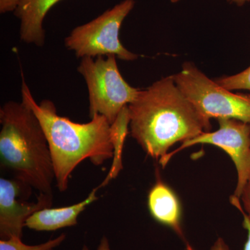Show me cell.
I'll list each match as a JSON object with an SVG mask.
<instances>
[{
	"mask_svg": "<svg viewBox=\"0 0 250 250\" xmlns=\"http://www.w3.org/2000/svg\"><path fill=\"white\" fill-rule=\"evenodd\" d=\"M129 134L144 152L161 161L175 143L211 130L205 118L182 93L173 75L163 77L128 105Z\"/></svg>",
	"mask_w": 250,
	"mask_h": 250,
	"instance_id": "6da1fadb",
	"label": "cell"
},
{
	"mask_svg": "<svg viewBox=\"0 0 250 250\" xmlns=\"http://www.w3.org/2000/svg\"><path fill=\"white\" fill-rule=\"evenodd\" d=\"M21 94L22 101L34 112L45 132L61 192L67 190L72 172L85 159L100 166L113 157L111 125L105 117L97 114L88 123H77L59 116L51 100L36 103L24 78Z\"/></svg>",
	"mask_w": 250,
	"mask_h": 250,
	"instance_id": "7a4b0ae2",
	"label": "cell"
},
{
	"mask_svg": "<svg viewBox=\"0 0 250 250\" xmlns=\"http://www.w3.org/2000/svg\"><path fill=\"white\" fill-rule=\"evenodd\" d=\"M1 166L14 178L52 197L55 179L48 142L40 122L26 104L7 102L0 108Z\"/></svg>",
	"mask_w": 250,
	"mask_h": 250,
	"instance_id": "3957f363",
	"label": "cell"
},
{
	"mask_svg": "<svg viewBox=\"0 0 250 250\" xmlns=\"http://www.w3.org/2000/svg\"><path fill=\"white\" fill-rule=\"evenodd\" d=\"M174 82L197 111L207 118H228L250 123V93H233L210 80L190 62L173 75Z\"/></svg>",
	"mask_w": 250,
	"mask_h": 250,
	"instance_id": "277c9868",
	"label": "cell"
},
{
	"mask_svg": "<svg viewBox=\"0 0 250 250\" xmlns=\"http://www.w3.org/2000/svg\"><path fill=\"white\" fill-rule=\"evenodd\" d=\"M77 70L88 88L90 118L102 115L110 125L125 106L137 98L141 90L124 80L116 56L81 59Z\"/></svg>",
	"mask_w": 250,
	"mask_h": 250,
	"instance_id": "5b68a950",
	"label": "cell"
},
{
	"mask_svg": "<svg viewBox=\"0 0 250 250\" xmlns=\"http://www.w3.org/2000/svg\"><path fill=\"white\" fill-rule=\"evenodd\" d=\"M134 0H123L89 22L75 27L64 40V45L78 58L116 56L133 62L138 54L125 48L120 40L122 24L135 6Z\"/></svg>",
	"mask_w": 250,
	"mask_h": 250,
	"instance_id": "8992f818",
	"label": "cell"
},
{
	"mask_svg": "<svg viewBox=\"0 0 250 250\" xmlns=\"http://www.w3.org/2000/svg\"><path fill=\"white\" fill-rule=\"evenodd\" d=\"M218 121V130L202 133L182 143L177 150L168 153L159 163L164 167L174 154L195 145L216 146L230 156L236 166L238 179L233 195L240 199L250 179V123L228 118H220Z\"/></svg>",
	"mask_w": 250,
	"mask_h": 250,
	"instance_id": "52a82bcc",
	"label": "cell"
},
{
	"mask_svg": "<svg viewBox=\"0 0 250 250\" xmlns=\"http://www.w3.org/2000/svg\"><path fill=\"white\" fill-rule=\"evenodd\" d=\"M31 187L18 179H0V238H22V229L31 215L42 208L51 207L52 197L39 195L36 202H28L20 197L30 196Z\"/></svg>",
	"mask_w": 250,
	"mask_h": 250,
	"instance_id": "ba28073f",
	"label": "cell"
},
{
	"mask_svg": "<svg viewBox=\"0 0 250 250\" xmlns=\"http://www.w3.org/2000/svg\"><path fill=\"white\" fill-rule=\"evenodd\" d=\"M99 188L100 187L94 188L83 201L75 205L59 208L47 207L36 212L28 219L25 227L38 231H51L75 226L81 213L98 200L96 192Z\"/></svg>",
	"mask_w": 250,
	"mask_h": 250,
	"instance_id": "9c48e42d",
	"label": "cell"
},
{
	"mask_svg": "<svg viewBox=\"0 0 250 250\" xmlns=\"http://www.w3.org/2000/svg\"><path fill=\"white\" fill-rule=\"evenodd\" d=\"M61 0H24L14 15L20 21V39L27 44H45L43 21L51 8Z\"/></svg>",
	"mask_w": 250,
	"mask_h": 250,
	"instance_id": "30bf717a",
	"label": "cell"
},
{
	"mask_svg": "<svg viewBox=\"0 0 250 250\" xmlns=\"http://www.w3.org/2000/svg\"><path fill=\"white\" fill-rule=\"evenodd\" d=\"M147 205L151 215L156 221L172 229L185 241L181 223L180 203L168 186L158 179L148 194Z\"/></svg>",
	"mask_w": 250,
	"mask_h": 250,
	"instance_id": "8fae6325",
	"label": "cell"
},
{
	"mask_svg": "<svg viewBox=\"0 0 250 250\" xmlns=\"http://www.w3.org/2000/svg\"><path fill=\"white\" fill-rule=\"evenodd\" d=\"M130 116L128 106L121 111L116 121L111 125V142L113 147V162L111 170L106 179L100 186L104 187L111 179H115L123 168L122 165V152L125 139L129 134Z\"/></svg>",
	"mask_w": 250,
	"mask_h": 250,
	"instance_id": "7c38bea8",
	"label": "cell"
},
{
	"mask_svg": "<svg viewBox=\"0 0 250 250\" xmlns=\"http://www.w3.org/2000/svg\"><path fill=\"white\" fill-rule=\"evenodd\" d=\"M65 234L62 233L54 239L36 246L24 244L21 238L13 237L8 240H0V250H53L65 241Z\"/></svg>",
	"mask_w": 250,
	"mask_h": 250,
	"instance_id": "4fadbf2b",
	"label": "cell"
},
{
	"mask_svg": "<svg viewBox=\"0 0 250 250\" xmlns=\"http://www.w3.org/2000/svg\"><path fill=\"white\" fill-rule=\"evenodd\" d=\"M215 82L226 89L250 90V66L236 75L215 79Z\"/></svg>",
	"mask_w": 250,
	"mask_h": 250,
	"instance_id": "5bb4252c",
	"label": "cell"
},
{
	"mask_svg": "<svg viewBox=\"0 0 250 250\" xmlns=\"http://www.w3.org/2000/svg\"><path fill=\"white\" fill-rule=\"evenodd\" d=\"M230 202H231L233 206H234L235 207H236V208L239 210V211H241L242 215H243V228L246 229L247 231H248V238H247L246 244H245L244 246V250H250V219L249 217H248V215L246 214L245 210H243L239 198L235 197L234 195H232V196L230 197Z\"/></svg>",
	"mask_w": 250,
	"mask_h": 250,
	"instance_id": "9a60e30c",
	"label": "cell"
},
{
	"mask_svg": "<svg viewBox=\"0 0 250 250\" xmlns=\"http://www.w3.org/2000/svg\"><path fill=\"white\" fill-rule=\"evenodd\" d=\"M24 0H0V13L1 14L14 12Z\"/></svg>",
	"mask_w": 250,
	"mask_h": 250,
	"instance_id": "2e32d148",
	"label": "cell"
},
{
	"mask_svg": "<svg viewBox=\"0 0 250 250\" xmlns=\"http://www.w3.org/2000/svg\"><path fill=\"white\" fill-rule=\"evenodd\" d=\"M243 202V210L250 219V179L242 192L241 198Z\"/></svg>",
	"mask_w": 250,
	"mask_h": 250,
	"instance_id": "e0dca14e",
	"label": "cell"
},
{
	"mask_svg": "<svg viewBox=\"0 0 250 250\" xmlns=\"http://www.w3.org/2000/svg\"><path fill=\"white\" fill-rule=\"evenodd\" d=\"M210 250H231L228 245L225 243L223 238H218L214 244L210 248Z\"/></svg>",
	"mask_w": 250,
	"mask_h": 250,
	"instance_id": "ac0fdd59",
	"label": "cell"
},
{
	"mask_svg": "<svg viewBox=\"0 0 250 250\" xmlns=\"http://www.w3.org/2000/svg\"><path fill=\"white\" fill-rule=\"evenodd\" d=\"M230 4H235L238 6H243L247 3L250 2V0H228Z\"/></svg>",
	"mask_w": 250,
	"mask_h": 250,
	"instance_id": "d6986e66",
	"label": "cell"
},
{
	"mask_svg": "<svg viewBox=\"0 0 250 250\" xmlns=\"http://www.w3.org/2000/svg\"><path fill=\"white\" fill-rule=\"evenodd\" d=\"M182 1V0H170L171 3H173V4H175V3L179 2V1Z\"/></svg>",
	"mask_w": 250,
	"mask_h": 250,
	"instance_id": "ffe728a7",
	"label": "cell"
},
{
	"mask_svg": "<svg viewBox=\"0 0 250 250\" xmlns=\"http://www.w3.org/2000/svg\"><path fill=\"white\" fill-rule=\"evenodd\" d=\"M82 250H88V247H87V246H83V248H82Z\"/></svg>",
	"mask_w": 250,
	"mask_h": 250,
	"instance_id": "44dd1931",
	"label": "cell"
}]
</instances>
